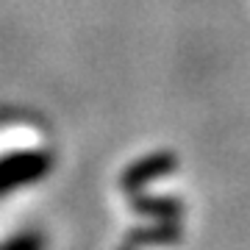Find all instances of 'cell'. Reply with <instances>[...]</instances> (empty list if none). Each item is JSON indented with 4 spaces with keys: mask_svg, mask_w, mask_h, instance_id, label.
<instances>
[{
    "mask_svg": "<svg viewBox=\"0 0 250 250\" xmlns=\"http://www.w3.org/2000/svg\"><path fill=\"white\" fill-rule=\"evenodd\" d=\"M53 170V156L47 150H11L0 156V195L14 192L20 187L42 181L47 172Z\"/></svg>",
    "mask_w": 250,
    "mask_h": 250,
    "instance_id": "1",
    "label": "cell"
},
{
    "mask_svg": "<svg viewBox=\"0 0 250 250\" xmlns=\"http://www.w3.org/2000/svg\"><path fill=\"white\" fill-rule=\"evenodd\" d=\"M178 170V156L172 150H153L142 159L131 161L128 167L120 175V187L134 195V192H142L145 187H150L153 181L164 178V175H172Z\"/></svg>",
    "mask_w": 250,
    "mask_h": 250,
    "instance_id": "2",
    "label": "cell"
},
{
    "mask_svg": "<svg viewBox=\"0 0 250 250\" xmlns=\"http://www.w3.org/2000/svg\"><path fill=\"white\" fill-rule=\"evenodd\" d=\"M125 242L134 248H156V245H178L181 225L178 220H150V225L131 228L125 233Z\"/></svg>",
    "mask_w": 250,
    "mask_h": 250,
    "instance_id": "3",
    "label": "cell"
},
{
    "mask_svg": "<svg viewBox=\"0 0 250 250\" xmlns=\"http://www.w3.org/2000/svg\"><path fill=\"white\" fill-rule=\"evenodd\" d=\"M131 208L139 217L147 220H181L184 214V200L172 195H145V192H134L131 195Z\"/></svg>",
    "mask_w": 250,
    "mask_h": 250,
    "instance_id": "4",
    "label": "cell"
},
{
    "mask_svg": "<svg viewBox=\"0 0 250 250\" xmlns=\"http://www.w3.org/2000/svg\"><path fill=\"white\" fill-rule=\"evenodd\" d=\"M0 250H45V236L39 231L11 233L9 239L0 242Z\"/></svg>",
    "mask_w": 250,
    "mask_h": 250,
    "instance_id": "5",
    "label": "cell"
},
{
    "mask_svg": "<svg viewBox=\"0 0 250 250\" xmlns=\"http://www.w3.org/2000/svg\"><path fill=\"white\" fill-rule=\"evenodd\" d=\"M117 250H136V248H134V245H128V242H125L123 248H117Z\"/></svg>",
    "mask_w": 250,
    "mask_h": 250,
    "instance_id": "6",
    "label": "cell"
}]
</instances>
